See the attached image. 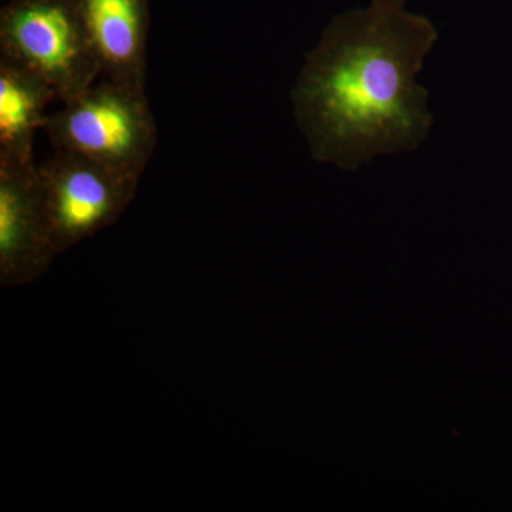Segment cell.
Masks as SVG:
<instances>
[{
    "label": "cell",
    "instance_id": "7",
    "mask_svg": "<svg viewBox=\"0 0 512 512\" xmlns=\"http://www.w3.org/2000/svg\"><path fill=\"white\" fill-rule=\"evenodd\" d=\"M57 100L52 87L25 67L0 59V163L35 165L33 144Z\"/></svg>",
    "mask_w": 512,
    "mask_h": 512
},
{
    "label": "cell",
    "instance_id": "5",
    "mask_svg": "<svg viewBox=\"0 0 512 512\" xmlns=\"http://www.w3.org/2000/svg\"><path fill=\"white\" fill-rule=\"evenodd\" d=\"M56 252L37 165L0 163V278L20 285L39 278Z\"/></svg>",
    "mask_w": 512,
    "mask_h": 512
},
{
    "label": "cell",
    "instance_id": "1",
    "mask_svg": "<svg viewBox=\"0 0 512 512\" xmlns=\"http://www.w3.org/2000/svg\"><path fill=\"white\" fill-rule=\"evenodd\" d=\"M437 40L433 22L409 12L406 0H370L335 16L291 92L313 160L355 171L416 151L434 123L417 76Z\"/></svg>",
    "mask_w": 512,
    "mask_h": 512
},
{
    "label": "cell",
    "instance_id": "2",
    "mask_svg": "<svg viewBox=\"0 0 512 512\" xmlns=\"http://www.w3.org/2000/svg\"><path fill=\"white\" fill-rule=\"evenodd\" d=\"M42 130L55 150L82 154L136 178L146 170L157 144L146 90L110 80L93 84L47 114Z\"/></svg>",
    "mask_w": 512,
    "mask_h": 512
},
{
    "label": "cell",
    "instance_id": "4",
    "mask_svg": "<svg viewBox=\"0 0 512 512\" xmlns=\"http://www.w3.org/2000/svg\"><path fill=\"white\" fill-rule=\"evenodd\" d=\"M37 171L56 255L119 220L140 181L63 150H55Z\"/></svg>",
    "mask_w": 512,
    "mask_h": 512
},
{
    "label": "cell",
    "instance_id": "3",
    "mask_svg": "<svg viewBox=\"0 0 512 512\" xmlns=\"http://www.w3.org/2000/svg\"><path fill=\"white\" fill-rule=\"evenodd\" d=\"M0 59L37 74L62 103L101 74L79 0H12L3 6Z\"/></svg>",
    "mask_w": 512,
    "mask_h": 512
},
{
    "label": "cell",
    "instance_id": "6",
    "mask_svg": "<svg viewBox=\"0 0 512 512\" xmlns=\"http://www.w3.org/2000/svg\"><path fill=\"white\" fill-rule=\"evenodd\" d=\"M107 80L146 90L148 0H79Z\"/></svg>",
    "mask_w": 512,
    "mask_h": 512
}]
</instances>
